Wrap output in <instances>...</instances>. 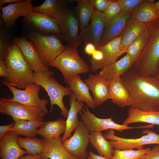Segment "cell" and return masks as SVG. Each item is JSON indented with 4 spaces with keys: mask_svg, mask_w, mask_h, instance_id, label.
I'll list each match as a JSON object with an SVG mask.
<instances>
[{
    "mask_svg": "<svg viewBox=\"0 0 159 159\" xmlns=\"http://www.w3.org/2000/svg\"><path fill=\"white\" fill-rule=\"evenodd\" d=\"M130 68L121 77L130 95L131 107L143 111H159V80L154 76L140 75Z\"/></svg>",
    "mask_w": 159,
    "mask_h": 159,
    "instance_id": "obj_1",
    "label": "cell"
},
{
    "mask_svg": "<svg viewBox=\"0 0 159 159\" xmlns=\"http://www.w3.org/2000/svg\"><path fill=\"white\" fill-rule=\"evenodd\" d=\"M146 28L144 44L132 67L138 74L155 77L159 72V17L146 24Z\"/></svg>",
    "mask_w": 159,
    "mask_h": 159,
    "instance_id": "obj_2",
    "label": "cell"
},
{
    "mask_svg": "<svg viewBox=\"0 0 159 159\" xmlns=\"http://www.w3.org/2000/svg\"><path fill=\"white\" fill-rule=\"evenodd\" d=\"M4 61L9 72L3 82L20 89H25L34 83L33 70L14 41L9 47Z\"/></svg>",
    "mask_w": 159,
    "mask_h": 159,
    "instance_id": "obj_3",
    "label": "cell"
},
{
    "mask_svg": "<svg viewBox=\"0 0 159 159\" xmlns=\"http://www.w3.org/2000/svg\"><path fill=\"white\" fill-rule=\"evenodd\" d=\"M34 81L43 88L49 96L51 104L50 112H53V107L56 105L61 111L62 115L67 118L69 110L63 102L64 96H70L72 92L69 87H64L59 83L54 77V72L50 71L33 72Z\"/></svg>",
    "mask_w": 159,
    "mask_h": 159,
    "instance_id": "obj_4",
    "label": "cell"
},
{
    "mask_svg": "<svg viewBox=\"0 0 159 159\" xmlns=\"http://www.w3.org/2000/svg\"><path fill=\"white\" fill-rule=\"evenodd\" d=\"M64 50L53 62L52 67L57 68L62 74L65 82L80 74L89 72L90 67L79 55L76 44L66 45Z\"/></svg>",
    "mask_w": 159,
    "mask_h": 159,
    "instance_id": "obj_5",
    "label": "cell"
},
{
    "mask_svg": "<svg viewBox=\"0 0 159 159\" xmlns=\"http://www.w3.org/2000/svg\"><path fill=\"white\" fill-rule=\"evenodd\" d=\"M27 38L32 42L42 61L48 67H52L54 60L65 49L60 39L54 35H45L33 31Z\"/></svg>",
    "mask_w": 159,
    "mask_h": 159,
    "instance_id": "obj_6",
    "label": "cell"
},
{
    "mask_svg": "<svg viewBox=\"0 0 159 159\" xmlns=\"http://www.w3.org/2000/svg\"><path fill=\"white\" fill-rule=\"evenodd\" d=\"M146 135L137 138H125L115 135L114 130H109L103 135L109 141L114 149L119 150L144 149L145 145L159 144V134L148 129L143 130L142 132Z\"/></svg>",
    "mask_w": 159,
    "mask_h": 159,
    "instance_id": "obj_7",
    "label": "cell"
},
{
    "mask_svg": "<svg viewBox=\"0 0 159 159\" xmlns=\"http://www.w3.org/2000/svg\"><path fill=\"white\" fill-rule=\"evenodd\" d=\"M0 112L3 114L10 116L14 121L21 120L43 122L46 115L38 107L10 101L4 97L0 98Z\"/></svg>",
    "mask_w": 159,
    "mask_h": 159,
    "instance_id": "obj_8",
    "label": "cell"
},
{
    "mask_svg": "<svg viewBox=\"0 0 159 159\" xmlns=\"http://www.w3.org/2000/svg\"><path fill=\"white\" fill-rule=\"evenodd\" d=\"M79 114L81 117L82 121L90 132H102L112 129L122 132L127 130L150 128L154 126L153 125L149 124L138 127H130L116 123L112 120V117L99 118L92 113L87 105L84 106Z\"/></svg>",
    "mask_w": 159,
    "mask_h": 159,
    "instance_id": "obj_9",
    "label": "cell"
},
{
    "mask_svg": "<svg viewBox=\"0 0 159 159\" xmlns=\"http://www.w3.org/2000/svg\"><path fill=\"white\" fill-rule=\"evenodd\" d=\"M3 84L8 87L13 95L12 97L8 99L9 100L29 106L38 107L46 115L48 114V110L46 107L47 100L41 99L39 96V92L41 89L40 86L34 83L24 90H21L6 82H3Z\"/></svg>",
    "mask_w": 159,
    "mask_h": 159,
    "instance_id": "obj_10",
    "label": "cell"
},
{
    "mask_svg": "<svg viewBox=\"0 0 159 159\" xmlns=\"http://www.w3.org/2000/svg\"><path fill=\"white\" fill-rule=\"evenodd\" d=\"M90 132L82 121H80L73 134L65 140L63 145L67 150L77 159H87L90 143Z\"/></svg>",
    "mask_w": 159,
    "mask_h": 159,
    "instance_id": "obj_11",
    "label": "cell"
},
{
    "mask_svg": "<svg viewBox=\"0 0 159 159\" xmlns=\"http://www.w3.org/2000/svg\"><path fill=\"white\" fill-rule=\"evenodd\" d=\"M106 24V22L102 12L95 10L90 24L81 30L79 33L84 47L90 43L94 44L96 49L100 46Z\"/></svg>",
    "mask_w": 159,
    "mask_h": 159,
    "instance_id": "obj_12",
    "label": "cell"
},
{
    "mask_svg": "<svg viewBox=\"0 0 159 159\" xmlns=\"http://www.w3.org/2000/svg\"><path fill=\"white\" fill-rule=\"evenodd\" d=\"M62 37L68 44H74L80 46L82 42L78 33L79 28L77 19L72 10L67 8L57 19Z\"/></svg>",
    "mask_w": 159,
    "mask_h": 159,
    "instance_id": "obj_13",
    "label": "cell"
},
{
    "mask_svg": "<svg viewBox=\"0 0 159 159\" xmlns=\"http://www.w3.org/2000/svg\"><path fill=\"white\" fill-rule=\"evenodd\" d=\"M22 21L24 24L33 27L42 33L61 34L58 21L43 13L31 10L24 17Z\"/></svg>",
    "mask_w": 159,
    "mask_h": 159,
    "instance_id": "obj_14",
    "label": "cell"
},
{
    "mask_svg": "<svg viewBox=\"0 0 159 159\" xmlns=\"http://www.w3.org/2000/svg\"><path fill=\"white\" fill-rule=\"evenodd\" d=\"M121 36L116 38L97 49L101 51L103 54L102 59L98 62H90V70L93 72L102 69L106 66L116 61L117 59L124 53L120 49Z\"/></svg>",
    "mask_w": 159,
    "mask_h": 159,
    "instance_id": "obj_15",
    "label": "cell"
},
{
    "mask_svg": "<svg viewBox=\"0 0 159 159\" xmlns=\"http://www.w3.org/2000/svg\"><path fill=\"white\" fill-rule=\"evenodd\" d=\"M13 41L19 47L33 71L39 72L50 70L49 67L45 65L42 61L32 41H28L24 35L14 38Z\"/></svg>",
    "mask_w": 159,
    "mask_h": 159,
    "instance_id": "obj_16",
    "label": "cell"
},
{
    "mask_svg": "<svg viewBox=\"0 0 159 159\" xmlns=\"http://www.w3.org/2000/svg\"><path fill=\"white\" fill-rule=\"evenodd\" d=\"M33 6L31 0H21L18 2L10 4L1 8V17L7 29L11 28L16 19L20 16H26Z\"/></svg>",
    "mask_w": 159,
    "mask_h": 159,
    "instance_id": "obj_17",
    "label": "cell"
},
{
    "mask_svg": "<svg viewBox=\"0 0 159 159\" xmlns=\"http://www.w3.org/2000/svg\"><path fill=\"white\" fill-rule=\"evenodd\" d=\"M85 82L88 86L93 95L96 106H100L110 99L108 82L99 73L90 74Z\"/></svg>",
    "mask_w": 159,
    "mask_h": 159,
    "instance_id": "obj_18",
    "label": "cell"
},
{
    "mask_svg": "<svg viewBox=\"0 0 159 159\" xmlns=\"http://www.w3.org/2000/svg\"><path fill=\"white\" fill-rule=\"evenodd\" d=\"M131 12L122 11L106 24L100 46L120 36L127 21L131 18Z\"/></svg>",
    "mask_w": 159,
    "mask_h": 159,
    "instance_id": "obj_19",
    "label": "cell"
},
{
    "mask_svg": "<svg viewBox=\"0 0 159 159\" xmlns=\"http://www.w3.org/2000/svg\"><path fill=\"white\" fill-rule=\"evenodd\" d=\"M42 159H77L65 148L60 136L53 139L43 138Z\"/></svg>",
    "mask_w": 159,
    "mask_h": 159,
    "instance_id": "obj_20",
    "label": "cell"
},
{
    "mask_svg": "<svg viewBox=\"0 0 159 159\" xmlns=\"http://www.w3.org/2000/svg\"><path fill=\"white\" fill-rule=\"evenodd\" d=\"M18 136L9 131L0 141V157L1 159H18L21 156L28 154L26 150L17 144Z\"/></svg>",
    "mask_w": 159,
    "mask_h": 159,
    "instance_id": "obj_21",
    "label": "cell"
},
{
    "mask_svg": "<svg viewBox=\"0 0 159 159\" xmlns=\"http://www.w3.org/2000/svg\"><path fill=\"white\" fill-rule=\"evenodd\" d=\"M108 82L110 99L122 108L130 106V95L121 76L115 77Z\"/></svg>",
    "mask_w": 159,
    "mask_h": 159,
    "instance_id": "obj_22",
    "label": "cell"
},
{
    "mask_svg": "<svg viewBox=\"0 0 159 159\" xmlns=\"http://www.w3.org/2000/svg\"><path fill=\"white\" fill-rule=\"evenodd\" d=\"M66 83L69 85L77 101L85 103L86 105L90 108L95 109L96 108L88 86L82 80L79 74L70 79Z\"/></svg>",
    "mask_w": 159,
    "mask_h": 159,
    "instance_id": "obj_23",
    "label": "cell"
},
{
    "mask_svg": "<svg viewBox=\"0 0 159 159\" xmlns=\"http://www.w3.org/2000/svg\"><path fill=\"white\" fill-rule=\"evenodd\" d=\"M146 24L130 18L127 22L121 35L120 49L126 53L130 44L145 30Z\"/></svg>",
    "mask_w": 159,
    "mask_h": 159,
    "instance_id": "obj_24",
    "label": "cell"
},
{
    "mask_svg": "<svg viewBox=\"0 0 159 159\" xmlns=\"http://www.w3.org/2000/svg\"><path fill=\"white\" fill-rule=\"evenodd\" d=\"M69 105L70 108L66 120V129L61 137L62 143L72 136V132L76 128L80 122L78 114L85 106L84 103L77 101L73 93L70 96Z\"/></svg>",
    "mask_w": 159,
    "mask_h": 159,
    "instance_id": "obj_25",
    "label": "cell"
},
{
    "mask_svg": "<svg viewBox=\"0 0 159 159\" xmlns=\"http://www.w3.org/2000/svg\"><path fill=\"white\" fill-rule=\"evenodd\" d=\"M134 61L127 54L120 59L101 69L100 75L108 81L115 77L121 76L132 67Z\"/></svg>",
    "mask_w": 159,
    "mask_h": 159,
    "instance_id": "obj_26",
    "label": "cell"
},
{
    "mask_svg": "<svg viewBox=\"0 0 159 159\" xmlns=\"http://www.w3.org/2000/svg\"><path fill=\"white\" fill-rule=\"evenodd\" d=\"M154 0H146L131 12V18L145 24L159 17Z\"/></svg>",
    "mask_w": 159,
    "mask_h": 159,
    "instance_id": "obj_27",
    "label": "cell"
},
{
    "mask_svg": "<svg viewBox=\"0 0 159 159\" xmlns=\"http://www.w3.org/2000/svg\"><path fill=\"white\" fill-rule=\"evenodd\" d=\"M66 129V121L59 118L54 121L43 122L36 133L44 138L53 139L64 134Z\"/></svg>",
    "mask_w": 159,
    "mask_h": 159,
    "instance_id": "obj_28",
    "label": "cell"
},
{
    "mask_svg": "<svg viewBox=\"0 0 159 159\" xmlns=\"http://www.w3.org/2000/svg\"><path fill=\"white\" fill-rule=\"evenodd\" d=\"M137 122H145L159 125V111H143L130 107L128 111V117L123 125Z\"/></svg>",
    "mask_w": 159,
    "mask_h": 159,
    "instance_id": "obj_29",
    "label": "cell"
},
{
    "mask_svg": "<svg viewBox=\"0 0 159 159\" xmlns=\"http://www.w3.org/2000/svg\"><path fill=\"white\" fill-rule=\"evenodd\" d=\"M73 1L46 0L41 5L33 6L32 10L43 13L57 19L62 13L67 8V4Z\"/></svg>",
    "mask_w": 159,
    "mask_h": 159,
    "instance_id": "obj_30",
    "label": "cell"
},
{
    "mask_svg": "<svg viewBox=\"0 0 159 159\" xmlns=\"http://www.w3.org/2000/svg\"><path fill=\"white\" fill-rule=\"evenodd\" d=\"M90 143L99 154L107 159L112 158L114 148L102 132H91L89 136Z\"/></svg>",
    "mask_w": 159,
    "mask_h": 159,
    "instance_id": "obj_31",
    "label": "cell"
},
{
    "mask_svg": "<svg viewBox=\"0 0 159 159\" xmlns=\"http://www.w3.org/2000/svg\"><path fill=\"white\" fill-rule=\"evenodd\" d=\"M75 8L76 16L80 29L82 30L88 26L95 9L90 0H77Z\"/></svg>",
    "mask_w": 159,
    "mask_h": 159,
    "instance_id": "obj_32",
    "label": "cell"
},
{
    "mask_svg": "<svg viewBox=\"0 0 159 159\" xmlns=\"http://www.w3.org/2000/svg\"><path fill=\"white\" fill-rule=\"evenodd\" d=\"M14 124L9 131L17 135L35 137L37 131L43 122L19 120L14 121Z\"/></svg>",
    "mask_w": 159,
    "mask_h": 159,
    "instance_id": "obj_33",
    "label": "cell"
},
{
    "mask_svg": "<svg viewBox=\"0 0 159 159\" xmlns=\"http://www.w3.org/2000/svg\"><path fill=\"white\" fill-rule=\"evenodd\" d=\"M17 142L19 146L21 148L25 149L28 154H41L43 152V139H38L35 137L22 138L18 136Z\"/></svg>",
    "mask_w": 159,
    "mask_h": 159,
    "instance_id": "obj_34",
    "label": "cell"
},
{
    "mask_svg": "<svg viewBox=\"0 0 159 159\" xmlns=\"http://www.w3.org/2000/svg\"><path fill=\"white\" fill-rule=\"evenodd\" d=\"M151 150L150 148L137 150L115 149L110 159H140Z\"/></svg>",
    "mask_w": 159,
    "mask_h": 159,
    "instance_id": "obj_35",
    "label": "cell"
},
{
    "mask_svg": "<svg viewBox=\"0 0 159 159\" xmlns=\"http://www.w3.org/2000/svg\"><path fill=\"white\" fill-rule=\"evenodd\" d=\"M147 34L145 30L129 46L126 52L127 54L134 62L139 57L144 44Z\"/></svg>",
    "mask_w": 159,
    "mask_h": 159,
    "instance_id": "obj_36",
    "label": "cell"
},
{
    "mask_svg": "<svg viewBox=\"0 0 159 159\" xmlns=\"http://www.w3.org/2000/svg\"><path fill=\"white\" fill-rule=\"evenodd\" d=\"M122 11L117 0H114L107 8L102 12L106 24L116 17Z\"/></svg>",
    "mask_w": 159,
    "mask_h": 159,
    "instance_id": "obj_37",
    "label": "cell"
},
{
    "mask_svg": "<svg viewBox=\"0 0 159 159\" xmlns=\"http://www.w3.org/2000/svg\"><path fill=\"white\" fill-rule=\"evenodd\" d=\"M5 32L2 29L0 30V59L5 60L8 48L11 43Z\"/></svg>",
    "mask_w": 159,
    "mask_h": 159,
    "instance_id": "obj_38",
    "label": "cell"
},
{
    "mask_svg": "<svg viewBox=\"0 0 159 159\" xmlns=\"http://www.w3.org/2000/svg\"><path fill=\"white\" fill-rule=\"evenodd\" d=\"M146 0H118L122 11L132 12L137 6Z\"/></svg>",
    "mask_w": 159,
    "mask_h": 159,
    "instance_id": "obj_39",
    "label": "cell"
},
{
    "mask_svg": "<svg viewBox=\"0 0 159 159\" xmlns=\"http://www.w3.org/2000/svg\"><path fill=\"white\" fill-rule=\"evenodd\" d=\"M113 0H90L95 10L103 12Z\"/></svg>",
    "mask_w": 159,
    "mask_h": 159,
    "instance_id": "obj_40",
    "label": "cell"
},
{
    "mask_svg": "<svg viewBox=\"0 0 159 159\" xmlns=\"http://www.w3.org/2000/svg\"><path fill=\"white\" fill-rule=\"evenodd\" d=\"M140 159H159V144H157L151 150Z\"/></svg>",
    "mask_w": 159,
    "mask_h": 159,
    "instance_id": "obj_41",
    "label": "cell"
},
{
    "mask_svg": "<svg viewBox=\"0 0 159 159\" xmlns=\"http://www.w3.org/2000/svg\"><path fill=\"white\" fill-rule=\"evenodd\" d=\"M9 70L4 60L0 59V76L6 78L8 74Z\"/></svg>",
    "mask_w": 159,
    "mask_h": 159,
    "instance_id": "obj_42",
    "label": "cell"
},
{
    "mask_svg": "<svg viewBox=\"0 0 159 159\" xmlns=\"http://www.w3.org/2000/svg\"><path fill=\"white\" fill-rule=\"evenodd\" d=\"M14 124V122H13L7 125L0 126V141L2 139L5 134L9 130Z\"/></svg>",
    "mask_w": 159,
    "mask_h": 159,
    "instance_id": "obj_43",
    "label": "cell"
},
{
    "mask_svg": "<svg viewBox=\"0 0 159 159\" xmlns=\"http://www.w3.org/2000/svg\"><path fill=\"white\" fill-rule=\"evenodd\" d=\"M103 54L102 52L100 50L97 49L92 55L90 62H98L103 58Z\"/></svg>",
    "mask_w": 159,
    "mask_h": 159,
    "instance_id": "obj_44",
    "label": "cell"
},
{
    "mask_svg": "<svg viewBox=\"0 0 159 159\" xmlns=\"http://www.w3.org/2000/svg\"><path fill=\"white\" fill-rule=\"evenodd\" d=\"M96 49L94 44L90 43L87 44L84 47V51L87 55H92Z\"/></svg>",
    "mask_w": 159,
    "mask_h": 159,
    "instance_id": "obj_45",
    "label": "cell"
},
{
    "mask_svg": "<svg viewBox=\"0 0 159 159\" xmlns=\"http://www.w3.org/2000/svg\"><path fill=\"white\" fill-rule=\"evenodd\" d=\"M18 159H42V154H41L36 155L29 154L26 155H25L21 156Z\"/></svg>",
    "mask_w": 159,
    "mask_h": 159,
    "instance_id": "obj_46",
    "label": "cell"
},
{
    "mask_svg": "<svg viewBox=\"0 0 159 159\" xmlns=\"http://www.w3.org/2000/svg\"><path fill=\"white\" fill-rule=\"evenodd\" d=\"M87 159H107L105 157L95 154L92 151H90L88 153V155Z\"/></svg>",
    "mask_w": 159,
    "mask_h": 159,
    "instance_id": "obj_47",
    "label": "cell"
},
{
    "mask_svg": "<svg viewBox=\"0 0 159 159\" xmlns=\"http://www.w3.org/2000/svg\"><path fill=\"white\" fill-rule=\"evenodd\" d=\"M21 0H0V7L1 9L3 7V5L4 4L9 3H14L20 1Z\"/></svg>",
    "mask_w": 159,
    "mask_h": 159,
    "instance_id": "obj_48",
    "label": "cell"
},
{
    "mask_svg": "<svg viewBox=\"0 0 159 159\" xmlns=\"http://www.w3.org/2000/svg\"><path fill=\"white\" fill-rule=\"evenodd\" d=\"M155 3L159 15V0L155 2Z\"/></svg>",
    "mask_w": 159,
    "mask_h": 159,
    "instance_id": "obj_49",
    "label": "cell"
},
{
    "mask_svg": "<svg viewBox=\"0 0 159 159\" xmlns=\"http://www.w3.org/2000/svg\"><path fill=\"white\" fill-rule=\"evenodd\" d=\"M157 79L159 80V72L158 73V74L157 75V76L155 77Z\"/></svg>",
    "mask_w": 159,
    "mask_h": 159,
    "instance_id": "obj_50",
    "label": "cell"
}]
</instances>
